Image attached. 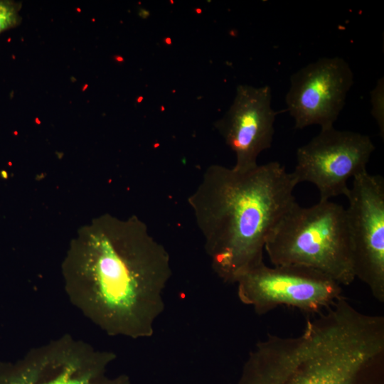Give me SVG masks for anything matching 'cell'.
I'll use <instances>...</instances> for the list:
<instances>
[{"mask_svg": "<svg viewBox=\"0 0 384 384\" xmlns=\"http://www.w3.org/2000/svg\"><path fill=\"white\" fill-rule=\"evenodd\" d=\"M353 80L351 66L338 56L319 58L294 73L285 102L294 128L334 127Z\"/></svg>", "mask_w": 384, "mask_h": 384, "instance_id": "cell-9", "label": "cell"}, {"mask_svg": "<svg viewBox=\"0 0 384 384\" xmlns=\"http://www.w3.org/2000/svg\"><path fill=\"white\" fill-rule=\"evenodd\" d=\"M116 358L111 351L65 334L14 362L0 363V384H132L126 374L107 375Z\"/></svg>", "mask_w": 384, "mask_h": 384, "instance_id": "cell-5", "label": "cell"}, {"mask_svg": "<svg viewBox=\"0 0 384 384\" xmlns=\"http://www.w3.org/2000/svg\"><path fill=\"white\" fill-rule=\"evenodd\" d=\"M279 113L272 107L270 86L237 87L229 109L215 123V129L235 154V169L247 170L257 165L260 154L272 146Z\"/></svg>", "mask_w": 384, "mask_h": 384, "instance_id": "cell-10", "label": "cell"}, {"mask_svg": "<svg viewBox=\"0 0 384 384\" xmlns=\"http://www.w3.org/2000/svg\"><path fill=\"white\" fill-rule=\"evenodd\" d=\"M61 268L70 303L105 334L154 335L172 270L168 251L137 216L92 220L71 241Z\"/></svg>", "mask_w": 384, "mask_h": 384, "instance_id": "cell-1", "label": "cell"}, {"mask_svg": "<svg viewBox=\"0 0 384 384\" xmlns=\"http://www.w3.org/2000/svg\"><path fill=\"white\" fill-rule=\"evenodd\" d=\"M355 277L384 302V180L367 171L353 178L346 196Z\"/></svg>", "mask_w": 384, "mask_h": 384, "instance_id": "cell-8", "label": "cell"}, {"mask_svg": "<svg viewBox=\"0 0 384 384\" xmlns=\"http://www.w3.org/2000/svg\"><path fill=\"white\" fill-rule=\"evenodd\" d=\"M371 114L379 128L380 134L384 136V81L380 78L370 91Z\"/></svg>", "mask_w": 384, "mask_h": 384, "instance_id": "cell-12", "label": "cell"}, {"mask_svg": "<svg viewBox=\"0 0 384 384\" xmlns=\"http://www.w3.org/2000/svg\"><path fill=\"white\" fill-rule=\"evenodd\" d=\"M384 317L341 297L295 337L268 334L236 384H383Z\"/></svg>", "mask_w": 384, "mask_h": 384, "instance_id": "cell-3", "label": "cell"}, {"mask_svg": "<svg viewBox=\"0 0 384 384\" xmlns=\"http://www.w3.org/2000/svg\"><path fill=\"white\" fill-rule=\"evenodd\" d=\"M265 250L273 265L311 268L341 285L356 278L346 208L330 201L310 207L295 201L270 234Z\"/></svg>", "mask_w": 384, "mask_h": 384, "instance_id": "cell-4", "label": "cell"}, {"mask_svg": "<svg viewBox=\"0 0 384 384\" xmlns=\"http://www.w3.org/2000/svg\"><path fill=\"white\" fill-rule=\"evenodd\" d=\"M242 303L262 315L279 306L317 314L340 299L341 285L311 268L273 265L264 262L242 274L236 282Z\"/></svg>", "mask_w": 384, "mask_h": 384, "instance_id": "cell-6", "label": "cell"}, {"mask_svg": "<svg viewBox=\"0 0 384 384\" xmlns=\"http://www.w3.org/2000/svg\"><path fill=\"white\" fill-rule=\"evenodd\" d=\"M375 149L366 134L338 130L334 127L321 129L297 149V164L292 173L298 183H313L319 191V201L346 196L348 180L367 171Z\"/></svg>", "mask_w": 384, "mask_h": 384, "instance_id": "cell-7", "label": "cell"}, {"mask_svg": "<svg viewBox=\"0 0 384 384\" xmlns=\"http://www.w3.org/2000/svg\"><path fill=\"white\" fill-rule=\"evenodd\" d=\"M21 4L11 0H0V33L18 26Z\"/></svg>", "mask_w": 384, "mask_h": 384, "instance_id": "cell-11", "label": "cell"}, {"mask_svg": "<svg viewBox=\"0 0 384 384\" xmlns=\"http://www.w3.org/2000/svg\"><path fill=\"white\" fill-rule=\"evenodd\" d=\"M298 182L277 161L239 170L211 165L188 203L214 272L235 284L263 263L266 241L296 201Z\"/></svg>", "mask_w": 384, "mask_h": 384, "instance_id": "cell-2", "label": "cell"}]
</instances>
